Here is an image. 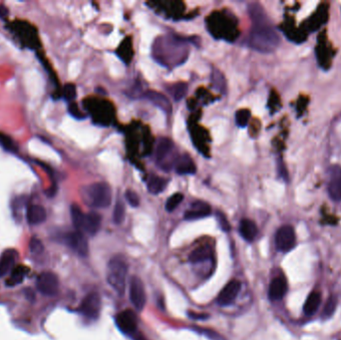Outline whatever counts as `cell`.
I'll return each instance as SVG.
<instances>
[{
    "instance_id": "obj_3",
    "label": "cell",
    "mask_w": 341,
    "mask_h": 340,
    "mask_svg": "<svg viewBox=\"0 0 341 340\" xmlns=\"http://www.w3.org/2000/svg\"><path fill=\"white\" fill-rule=\"evenodd\" d=\"M127 272V265L122 259L114 258L108 264L107 281L119 294H123L125 291Z\"/></svg>"
},
{
    "instance_id": "obj_18",
    "label": "cell",
    "mask_w": 341,
    "mask_h": 340,
    "mask_svg": "<svg viewBox=\"0 0 341 340\" xmlns=\"http://www.w3.org/2000/svg\"><path fill=\"white\" fill-rule=\"evenodd\" d=\"M17 251L13 248H8L4 250V252L0 257V276L6 275L9 272H11L14 268L16 259H17Z\"/></svg>"
},
{
    "instance_id": "obj_28",
    "label": "cell",
    "mask_w": 341,
    "mask_h": 340,
    "mask_svg": "<svg viewBox=\"0 0 341 340\" xmlns=\"http://www.w3.org/2000/svg\"><path fill=\"white\" fill-rule=\"evenodd\" d=\"M250 116H251V114H250L249 110H247V109L238 110L237 113H236V116H235L237 125L240 128H244L248 124Z\"/></svg>"
},
{
    "instance_id": "obj_24",
    "label": "cell",
    "mask_w": 341,
    "mask_h": 340,
    "mask_svg": "<svg viewBox=\"0 0 341 340\" xmlns=\"http://www.w3.org/2000/svg\"><path fill=\"white\" fill-rule=\"evenodd\" d=\"M168 186V180L165 178H161L159 176H152L150 177L147 188L148 191L153 195H159L161 194Z\"/></svg>"
},
{
    "instance_id": "obj_7",
    "label": "cell",
    "mask_w": 341,
    "mask_h": 340,
    "mask_svg": "<svg viewBox=\"0 0 341 340\" xmlns=\"http://www.w3.org/2000/svg\"><path fill=\"white\" fill-rule=\"evenodd\" d=\"M327 193L334 202L341 201V167L331 166L327 173Z\"/></svg>"
},
{
    "instance_id": "obj_22",
    "label": "cell",
    "mask_w": 341,
    "mask_h": 340,
    "mask_svg": "<svg viewBox=\"0 0 341 340\" xmlns=\"http://www.w3.org/2000/svg\"><path fill=\"white\" fill-rule=\"evenodd\" d=\"M321 304V294L318 291H312L305 303L304 312L307 316H312L319 308Z\"/></svg>"
},
{
    "instance_id": "obj_5",
    "label": "cell",
    "mask_w": 341,
    "mask_h": 340,
    "mask_svg": "<svg viewBox=\"0 0 341 340\" xmlns=\"http://www.w3.org/2000/svg\"><path fill=\"white\" fill-rule=\"evenodd\" d=\"M296 245V236L291 226L280 227L275 234V246L281 252H288Z\"/></svg>"
},
{
    "instance_id": "obj_13",
    "label": "cell",
    "mask_w": 341,
    "mask_h": 340,
    "mask_svg": "<svg viewBox=\"0 0 341 340\" xmlns=\"http://www.w3.org/2000/svg\"><path fill=\"white\" fill-rule=\"evenodd\" d=\"M241 288V283L239 280H232L230 281L220 292L218 296V303L222 306H230L232 305L237 296L239 295V290Z\"/></svg>"
},
{
    "instance_id": "obj_21",
    "label": "cell",
    "mask_w": 341,
    "mask_h": 340,
    "mask_svg": "<svg viewBox=\"0 0 341 340\" xmlns=\"http://www.w3.org/2000/svg\"><path fill=\"white\" fill-rule=\"evenodd\" d=\"M145 97L153 103L155 106H157L158 108H160L161 110H163L164 112L170 114L172 113V105H170V102L169 101V99L164 96L163 94L159 93V92H156V91H147L146 94H145Z\"/></svg>"
},
{
    "instance_id": "obj_16",
    "label": "cell",
    "mask_w": 341,
    "mask_h": 340,
    "mask_svg": "<svg viewBox=\"0 0 341 340\" xmlns=\"http://www.w3.org/2000/svg\"><path fill=\"white\" fill-rule=\"evenodd\" d=\"M210 211H211V208L206 203L202 202V201H196L191 204L190 209H188L185 212V220L194 221V220L203 219V218L209 216Z\"/></svg>"
},
{
    "instance_id": "obj_23",
    "label": "cell",
    "mask_w": 341,
    "mask_h": 340,
    "mask_svg": "<svg viewBox=\"0 0 341 340\" xmlns=\"http://www.w3.org/2000/svg\"><path fill=\"white\" fill-rule=\"evenodd\" d=\"M211 248L209 245H201L190 254V262L193 264H202L211 258Z\"/></svg>"
},
{
    "instance_id": "obj_26",
    "label": "cell",
    "mask_w": 341,
    "mask_h": 340,
    "mask_svg": "<svg viewBox=\"0 0 341 340\" xmlns=\"http://www.w3.org/2000/svg\"><path fill=\"white\" fill-rule=\"evenodd\" d=\"M337 305H338V301H337V298L334 296V295H331L328 298L325 306H324V308L322 310V314H321V317L323 319H329L330 317L333 316L336 308H337Z\"/></svg>"
},
{
    "instance_id": "obj_25",
    "label": "cell",
    "mask_w": 341,
    "mask_h": 340,
    "mask_svg": "<svg viewBox=\"0 0 341 340\" xmlns=\"http://www.w3.org/2000/svg\"><path fill=\"white\" fill-rule=\"evenodd\" d=\"M27 272H28V269L24 266L15 267L11 271L10 276L6 280V285L7 286H15V285L20 284L24 280Z\"/></svg>"
},
{
    "instance_id": "obj_4",
    "label": "cell",
    "mask_w": 341,
    "mask_h": 340,
    "mask_svg": "<svg viewBox=\"0 0 341 340\" xmlns=\"http://www.w3.org/2000/svg\"><path fill=\"white\" fill-rule=\"evenodd\" d=\"M10 30L24 47L33 49L39 46V36L32 24L26 21H14L10 25Z\"/></svg>"
},
{
    "instance_id": "obj_35",
    "label": "cell",
    "mask_w": 341,
    "mask_h": 340,
    "mask_svg": "<svg viewBox=\"0 0 341 340\" xmlns=\"http://www.w3.org/2000/svg\"><path fill=\"white\" fill-rule=\"evenodd\" d=\"M125 196H126V200L128 201L129 204L132 205L133 207H137L139 205V204H140V199H139L138 195H137L134 191H131V190L127 191Z\"/></svg>"
},
{
    "instance_id": "obj_37",
    "label": "cell",
    "mask_w": 341,
    "mask_h": 340,
    "mask_svg": "<svg viewBox=\"0 0 341 340\" xmlns=\"http://www.w3.org/2000/svg\"><path fill=\"white\" fill-rule=\"evenodd\" d=\"M30 249L34 253L40 252L43 249V244L38 238H33L30 240Z\"/></svg>"
},
{
    "instance_id": "obj_14",
    "label": "cell",
    "mask_w": 341,
    "mask_h": 340,
    "mask_svg": "<svg viewBox=\"0 0 341 340\" xmlns=\"http://www.w3.org/2000/svg\"><path fill=\"white\" fill-rule=\"evenodd\" d=\"M174 151V144L168 138H161L156 147V160L157 163L162 167V169H166L168 167L167 158L172 156Z\"/></svg>"
},
{
    "instance_id": "obj_29",
    "label": "cell",
    "mask_w": 341,
    "mask_h": 340,
    "mask_svg": "<svg viewBox=\"0 0 341 340\" xmlns=\"http://www.w3.org/2000/svg\"><path fill=\"white\" fill-rule=\"evenodd\" d=\"M125 204H123V202L121 201H118L117 204L115 205V208H114V214H113V220H114V223L117 224V225H120L124 222V219H125Z\"/></svg>"
},
{
    "instance_id": "obj_39",
    "label": "cell",
    "mask_w": 341,
    "mask_h": 340,
    "mask_svg": "<svg viewBox=\"0 0 341 340\" xmlns=\"http://www.w3.org/2000/svg\"><path fill=\"white\" fill-rule=\"evenodd\" d=\"M7 13H8V10L5 7H3V6H0V18L5 17V15Z\"/></svg>"
},
{
    "instance_id": "obj_34",
    "label": "cell",
    "mask_w": 341,
    "mask_h": 340,
    "mask_svg": "<svg viewBox=\"0 0 341 340\" xmlns=\"http://www.w3.org/2000/svg\"><path fill=\"white\" fill-rule=\"evenodd\" d=\"M217 218H218V222H219L220 227L222 228V230L225 231V232H229L231 230V226L229 224V221H228L227 217L223 212L218 211L217 212Z\"/></svg>"
},
{
    "instance_id": "obj_30",
    "label": "cell",
    "mask_w": 341,
    "mask_h": 340,
    "mask_svg": "<svg viewBox=\"0 0 341 340\" xmlns=\"http://www.w3.org/2000/svg\"><path fill=\"white\" fill-rule=\"evenodd\" d=\"M184 200V195L181 193H176L172 195L166 202V209L168 211H173L177 208V206L181 204Z\"/></svg>"
},
{
    "instance_id": "obj_20",
    "label": "cell",
    "mask_w": 341,
    "mask_h": 340,
    "mask_svg": "<svg viewBox=\"0 0 341 340\" xmlns=\"http://www.w3.org/2000/svg\"><path fill=\"white\" fill-rule=\"evenodd\" d=\"M239 234L246 241H253L259 234V229L254 222L248 219H243L239 223Z\"/></svg>"
},
{
    "instance_id": "obj_2",
    "label": "cell",
    "mask_w": 341,
    "mask_h": 340,
    "mask_svg": "<svg viewBox=\"0 0 341 340\" xmlns=\"http://www.w3.org/2000/svg\"><path fill=\"white\" fill-rule=\"evenodd\" d=\"M84 201L97 208L108 207L112 202V190L107 183H94L82 190Z\"/></svg>"
},
{
    "instance_id": "obj_32",
    "label": "cell",
    "mask_w": 341,
    "mask_h": 340,
    "mask_svg": "<svg viewBox=\"0 0 341 340\" xmlns=\"http://www.w3.org/2000/svg\"><path fill=\"white\" fill-rule=\"evenodd\" d=\"M212 83L219 91H221L223 93L225 92V90H226V80H225L223 74L220 71H215L212 73Z\"/></svg>"
},
{
    "instance_id": "obj_12",
    "label": "cell",
    "mask_w": 341,
    "mask_h": 340,
    "mask_svg": "<svg viewBox=\"0 0 341 340\" xmlns=\"http://www.w3.org/2000/svg\"><path fill=\"white\" fill-rule=\"evenodd\" d=\"M136 314L132 310H124L116 317V324L119 329L126 334H133L137 330Z\"/></svg>"
},
{
    "instance_id": "obj_33",
    "label": "cell",
    "mask_w": 341,
    "mask_h": 340,
    "mask_svg": "<svg viewBox=\"0 0 341 340\" xmlns=\"http://www.w3.org/2000/svg\"><path fill=\"white\" fill-rule=\"evenodd\" d=\"M76 95H77V91H76V87L74 84H67L64 86L63 97L65 98V100L72 102L76 98Z\"/></svg>"
},
{
    "instance_id": "obj_8",
    "label": "cell",
    "mask_w": 341,
    "mask_h": 340,
    "mask_svg": "<svg viewBox=\"0 0 341 340\" xmlns=\"http://www.w3.org/2000/svg\"><path fill=\"white\" fill-rule=\"evenodd\" d=\"M101 309V299L97 292H91L84 298L79 306L82 315L89 319H96Z\"/></svg>"
},
{
    "instance_id": "obj_11",
    "label": "cell",
    "mask_w": 341,
    "mask_h": 340,
    "mask_svg": "<svg viewBox=\"0 0 341 340\" xmlns=\"http://www.w3.org/2000/svg\"><path fill=\"white\" fill-rule=\"evenodd\" d=\"M101 223H102V217L99 214L95 211L84 214L81 224L79 226V229L77 231L83 234L94 236L99 232Z\"/></svg>"
},
{
    "instance_id": "obj_6",
    "label": "cell",
    "mask_w": 341,
    "mask_h": 340,
    "mask_svg": "<svg viewBox=\"0 0 341 340\" xmlns=\"http://www.w3.org/2000/svg\"><path fill=\"white\" fill-rule=\"evenodd\" d=\"M38 291L46 296H53L59 288V280L55 273L50 272H42L36 281Z\"/></svg>"
},
{
    "instance_id": "obj_15",
    "label": "cell",
    "mask_w": 341,
    "mask_h": 340,
    "mask_svg": "<svg viewBox=\"0 0 341 340\" xmlns=\"http://www.w3.org/2000/svg\"><path fill=\"white\" fill-rule=\"evenodd\" d=\"M287 291V281L283 276L273 278L269 288V298L273 302L280 301L284 298Z\"/></svg>"
},
{
    "instance_id": "obj_17",
    "label": "cell",
    "mask_w": 341,
    "mask_h": 340,
    "mask_svg": "<svg viewBox=\"0 0 341 340\" xmlns=\"http://www.w3.org/2000/svg\"><path fill=\"white\" fill-rule=\"evenodd\" d=\"M174 168L179 175H193L196 173V165L187 154L181 155L176 159Z\"/></svg>"
},
{
    "instance_id": "obj_10",
    "label": "cell",
    "mask_w": 341,
    "mask_h": 340,
    "mask_svg": "<svg viewBox=\"0 0 341 340\" xmlns=\"http://www.w3.org/2000/svg\"><path fill=\"white\" fill-rule=\"evenodd\" d=\"M130 300L137 310H142L146 305V292L142 280L136 276L130 279Z\"/></svg>"
},
{
    "instance_id": "obj_9",
    "label": "cell",
    "mask_w": 341,
    "mask_h": 340,
    "mask_svg": "<svg viewBox=\"0 0 341 340\" xmlns=\"http://www.w3.org/2000/svg\"><path fill=\"white\" fill-rule=\"evenodd\" d=\"M64 242L81 257H86L89 252L88 240L85 235L79 231L66 234L64 236Z\"/></svg>"
},
{
    "instance_id": "obj_1",
    "label": "cell",
    "mask_w": 341,
    "mask_h": 340,
    "mask_svg": "<svg viewBox=\"0 0 341 340\" xmlns=\"http://www.w3.org/2000/svg\"><path fill=\"white\" fill-rule=\"evenodd\" d=\"M280 43V37L270 24L269 19L252 23L249 33V46L262 53H271Z\"/></svg>"
},
{
    "instance_id": "obj_27",
    "label": "cell",
    "mask_w": 341,
    "mask_h": 340,
    "mask_svg": "<svg viewBox=\"0 0 341 340\" xmlns=\"http://www.w3.org/2000/svg\"><path fill=\"white\" fill-rule=\"evenodd\" d=\"M170 92H172L175 101H181L188 92V85L184 82H180L170 88Z\"/></svg>"
},
{
    "instance_id": "obj_19",
    "label": "cell",
    "mask_w": 341,
    "mask_h": 340,
    "mask_svg": "<svg viewBox=\"0 0 341 340\" xmlns=\"http://www.w3.org/2000/svg\"><path fill=\"white\" fill-rule=\"evenodd\" d=\"M47 214L45 208L39 204H31L28 206L26 211V219L29 225L37 226L45 222Z\"/></svg>"
},
{
    "instance_id": "obj_31",
    "label": "cell",
    "mask_w": 341,
    "mask_h": 340,
    "mask_svg": "<svg viewBox=\"0 0 341 340\" xmlns=\"http://www.w3.org/2000/svg\"><path fill=\"white\" fill-rule=\"evenodd\" d=\"M0 146L4 150L9 151V152L16 153V151H17V146L14 143V141L10 137L1 134V133H0Z\"/></svg>"
},
{
    "instance_id": "obj_36",
    "label": "cell",
    "mask_w": 341,
    "mask_h": 340,
    "mask_svg": "<svg viewBox=\"0 0 341 340\" xmlns=\"http://www.w3.org/2000/svg\"><path fill=\"white\" fill-rule=\"evenodd\" d=\"M69 113L76 119H84L85 116L82 114V112L79 110L76 103H70L68 107Z\"/></svg>"
},
{
    "instance_id": "obj_38",
    "label": "cell",
    "mask_w": 341,
    "mask_h": 340,
    "mask_svg": "<svg viewBox=\"0 0 341 340\" xmlns=\"http://www.w3.org/2000/svg\"><path fill=\"white\" fill-rule=\"evenodd\" d=\"M190 316H191L192 318H196V319H198V318H200V319H205V318L207 317L206 314H197V313H191V312H190Z\"/></svg>"
}]
</instances>
